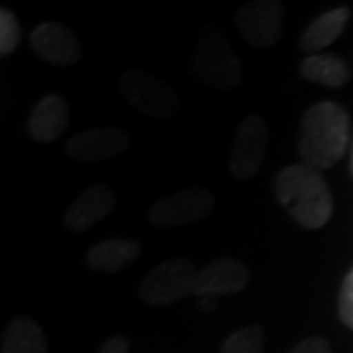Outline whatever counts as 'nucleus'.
Wrapping results in <instances>:
<instances>
[{
    "instance_id": "1",
    "label": "nucleus",
    "mask_w": 353,
    "mask_h": 353,
    "mask_svg": "<svg viewBox=\"0 0 353 353\" xmlns=\"http://www.w3.org/2000/svg\"><path fill=\"white\" fill-rule=\"evenodd\" d=\"M275 196L290 218L306 230L326 226L334 214V196L322 171L304 163L289 165L275 179Z\"/></svg>"
},
{
    "instance_id": "2",
    "label": "nucleus",
    "mask_w": 353,
    "mask_h": 353,
    "mask_svg": "<svg viewBox=\"0 0 353 353\" xmlns=\"http://www.w3.org/2000/svg\"><path fill=\"white\" fill-rule=\"evenodd\" d=\"M350 114L338 102L322 101L310 106L301 120L299 155L303 163L318 171L338 163L350 143Z\"/></svg>"
},
{
    "instance_id": "3",
    "label": "nucleus",
    "mask_w": 353,
    "mask_h": 353,
    "mask_svg": "<svg viewBox=\"0 0 353 353\" xmlns=\"http://www.w3.org/2000/svg\"><path fill=\"white\" fill-rule=\"evenodd\" d=\"M189 71L192 79L214 90H234L240 87L243 79L238 51L216 26H206L201 30L196 46L190 53Z\"/></svg>"
},
{
    "instance_id": "4",
    "label": "nucleus",
    "mask_w": 353,
    "mask_h": 353,
    "mask_svg": "<svg viewBox=\"0 0 353 353\" xmlns=\"http://www.w3.org/2000/svg\"><path fill=\"white\" fill-rule=\"evenodd\" d=\"M118 90L130 108L153 120H169L181 108L175 90L148 69L124 71L118 79Z\"/></svg>"
},
{
    "instance_id": "5",
    "label": "nucleus",
    "mask_w": 353,
    "mask_h": 353,
    "mask_svg": "<svg viewBox=\"0 0 353 353\" xmlns=\"http://www.w3.org/2000/svg\"><path fill=\"white\" fill-rule=\"evenodd\" d=\"M196 267L190 259L171 257L155 265L139 283V299L148 306H169L194 294Z\"/></svg>"
},
{
    "instance_id": "6",
    "label": "nucleus",
    "mask_w": 353,
    "mask_h": 353,
    "mask_svg": "<svg viewBox=\"0 0 353 353\" xmlns=\"http://www.w3.org/2000/svg\"><path fill=\"white\" fill-rule=\"evenodd\" d=\"M214 194L204 187L175 190L153 202L148 220L155 228H183L201 222L214 208Z\"/></svg>"
},
{
    "instance_id": "7",
    "label": "nucleus",
    "mask_w": 353,
    "mask_h": 353,
    "mask_svg": "<svg viewBox=\"0 0 353 353\" xmlns=\"http://www.w3.org/2000/svg\"><path fill=\"white\" fill-rule=\"evenodd\" d=\"M236 28L253 48H273L283 38L285 8L277 0H253L234 14Z\"/></svg>"
},
{
    "instance_id": "8",
    "label": "nucleus",
    "mask_w": 353,
    "mask_h": 353,
    "mask_svg": "<svg viewBox=\"0 0 353 353\" xmlns=\"http://www.w3.org/2000/svg\"><path fill=\"white\" fill-rule=\"evenodd\" d=\"M267 139H269V130L263 116L259 114L245 116L232 141V152L228 161L230 173L240 181H250L257 175L267 153Z\"/></svg>"
},
{
    "instance_id": "9",
    "label": "nucleus",
    "mask_w": 353,
    "mask_h": 353,
    "mask_svg": "<svg viewBox=\"0 0 353 353\" xmlns=\"http://www.w3.org/2000/svg\"><path fill=\"white\" fill-rule=\"evenodd\" d=\"M130 141L132 138L124 128H88L65 143V155L75 163H99L126 152Z\"/></svg>"
},
{
    "instance_id": "10",
    "label": "nucleus",
    "mask_w": 353,
    "mask_h": 353,
    "mask_svg": "<svg viewBox=\"0 0 353 353\" xmlns=\"http://www.w3.org/2000/svg\"><path fill=\"white\" fill-rule=\"evenodd\" d=\"M30 46L39 59L57 67H71L83 57L77 34L59 22H41L30 34Z\"/></svg>"
},
{
    "instance_id": "11",
    "label": "nucleus",
    "mask_w": 353,
    "mask_h": 353,
    "mask_svg": "<svg viewBox=\"0 0 353 353\" xmlns=\"http://www.w3.org/2000/svg\"><path fill=\"white\" fill-rule=\"evenodd\" d=\"M118 204L108 185H92L85 189L65 210L63 226L73 234H83L112 214Z\"/></svg>"
},
{
    "instance_id": "12",
    "label": "nucleus",
    "mask_w": 353,
    "mask_h": 353,
    "mask_svg": "<svg viewBox=\"0 0 353 353\" xmlns=\"http://www.w3.org/2000/svg\"><path fill=\"white\" fill-rule=\"evenodd\" d=\"M248 285H250V269L234 257H220L199 269L194 281V294L199 296L234 294L245 289Z\"/></svg>"
},
{
    "instance_id": "13",
    "label": "nucleus",
    "mask_w": 353,
    "mask_h": 353,
    "mask_svg": "<svg viewBox=\"0 0 353 353\" xmlns=\"http://www.w3.org/2000/svg\"><path fill=\"white\" fill-rule=\"evenodd\" d=\"M71 122V108L63 94L48 92L43 94L28 120V134L34 141L51 143L65 134Z\"/></svg>"
},
{
    "instance_id": "14",
    "label": "nucleus",
    "mask_w": 353,
    "mask_h": 353,
    "mask_svg": "<svg viewBox=\"0 0 353 353\" xmlns=\"http://www.w3.org/2000/svg\"><path fill=\"white\" fill-rule=\"evenodd\" d=\"M141 255V241L128 238H108L94 243L87 252V265L99 273H118Z\"/></svg>"
},
{
    "instance_id": "15",
    "label": "nucleus",
    "mask_w": 353,
    "mask_h": 353,
    "mask_svg": "<svg viewBox=\"0 0 353 353\" xmlns=\"http://www.w3.org/2000/svg\"><path fill=\"white\" fill-rule=\"evenodd\" d=\"M350 18H352V12L347 6H340V8H334V10H328L322 16H318L303 32L301 50L310 55L322 53V50H326L343 34Z\"/></svg>"
},
{
    "instance_id": "16",
    "label": "nucleus",
    "mask_w": 353,
    "mask_h": 353,
    "mask_svg": "<svg viewBox=\"0 0 353 353\" xmlns=\"http://www.w3.org/2000/svg\"><path fill=\"white\" fill-rule=\"evenodd\" d=\"M2 353H48V340L30 316H14L2 332Z\"/></svg>"
},
{
    "instance_id": "17",
    "label": "nucleus",
    "mask_w": 353,
    "mask_h": 353,
    "mask_svg": "<svg viewBox=\"0 0 353 353\" xmlns=\"http://www.w3.org/2000/svg\"><path fill=\"white\" fill-rule=\"evenodd\" d=\"M299 73L306 81L328 88L343 87L352 79L350 65L345 63L340 55H334V53L308 55L306 59H303V63L299 67Z\"/></svg>"
},
{
    "instance_id": "18",
    "label": "nucleus",
    "mask_w": 353,
    "mask_h": 353,
    "mask_svg": "<svg viewBox=\"0 0 353 353\" xmlns=\"http://www.w3.org/2000/svg\"><path fill=\"white\" fill-rule=\"evenodd\" d=\"M265 332L261 326H248L230 334L220 353H263Z\"/></svg>"
},
{
    "instance_id": "19",
    "label": "nucleus",
    "mask_w": 353,
    "mask_h": 353,
    "mask_svg": "<svg viewBox=\"0 0 353 353\" xmlns=\"http://www.w3.org/2000/svg\"><path fill=\"white\" fill-rule=\"evenodd\" d=\"M22 30L16 14L8 8L0 10V55H12L20 46Z\"/></svg>"
},
{
    "instance_id": "20",
    "label": "nucleus",
    "mask_w": 353,
    "mask_h": 353,
    "mask_svg": "<svg viewBox=\"0 0 353 353\" xmlns=\"http://www.w3.org/2000/svg\"><path fill=\"white\" fill-rule=\"evenodd\" d=\"M338 312H340L341 322L350 330H353V269L341 283L340 296H338Z\"/></svg>"
},
{
    "instance_id": "21",
    "label": "nucleus",
    "mask_w": 353,
    "mask_h": 353,
    "mask_svg": "<svg viewBox=\"0 0 353 353\" xmlns=\"http://www.w3.org/2000/svg\"><path fill=\"white\" fill-rule=\"evenodd\" d=\"M289 353H332L328 340L320 338V336H312V338H306L301 343H296Z\"/></svg>"
},
{
    "instance_id": "22",
    "label": "nucleus",
    "mask_w": 353,
    "mask_h": 353,
    "mask_svg": "<svg viewBox=\"0 0 353 353\" xmlns=\"http://www.w3.org/2000/svg\"><path fill=\"white\" fill-rule=\"evenodd\" d=\"M99 353H130V340H128L126 336H122V334L112 336V338H108L102 343Z\"/></svg>"
},
{
    "instance_id": "23",
    "label": "nucleus",
    "mask_w": 353,
    "mask_h": 353,
    "mask_svg": "<svg viewBox=\"0 0 353 353\" xmlns=\"http://www.w3.org/2000/svg\"><path fill=\"white\" fill-rule=\"evenodd\" d=\"M350 173L353 176V143H352V155H350Z\"/></svg>"
}]
</instances>
